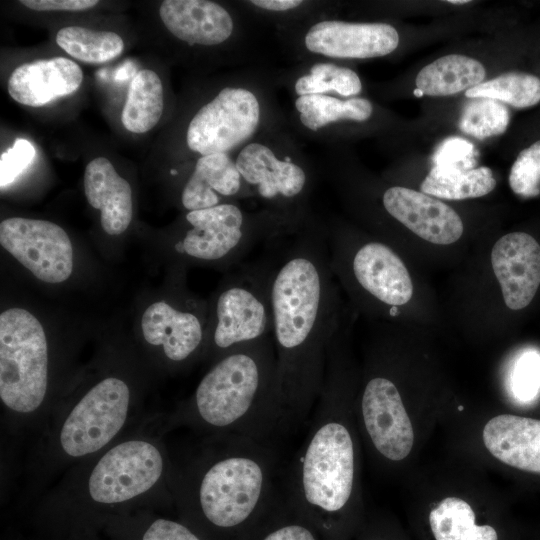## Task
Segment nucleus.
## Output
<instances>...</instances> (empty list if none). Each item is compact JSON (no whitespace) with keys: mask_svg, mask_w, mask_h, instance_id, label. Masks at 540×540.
Returning <instances> with one entry per match:
<instances>
[{"mask_svg":"<svg viewBox=\"0 0 540 540\" xmlns=\"http://www.w3.org/2000/svg\"><path fill=\"white\" fill-rule=\"evenodd\" d=\"M365 433L374 450L384 459L399 462L411 452L414 432L396 384L374 375L366 380L360 403Z\"/></svg>","mask_w":540,"mask_h":540,"instance_id":"13","label":"nucleus"},{"mask_svg":"<svg viewBox=\"0 0 540 540\" xmlns=\"http://www.w3.org/2000/svg\"><path fill=\"white\" fill-rule=\"evenodd\" d=\"M510 120L509 111L500 101L491 98H471L462 110L459 128L478 139L500 135Z\"/></svg>","mask_w":540,"mask_h":540,"instance_id":"33","label":"nucleus"},{"mask_svg":"<svg viewBox=\"0 0 540 540\" xmlns=\"http://www.w3.org/2000/svg\"><path fill=\"white\" fill-rule=\"evenodd\" d=\"M382 204L391 217L430 243L448 245L463 233L456 211L423 192L393 186L384 191Z\"/></svg>","mask_w":540,"mask_h":540,"instance_id":"16","label":"nucleus"},{"mask_svg":"<svg viewBox=\"0 0 540 540\" xmlns=\"http://www.w3.org/2000/svg\"><path fill=\"white\" fill-rule=\"evenodd\" d=\"M83 81L80 66L65 57L24 63L11 73L8 93L16 102L41 107L76 92Z\"/></svg>","mask_w":540,"mask_h":540,"instance_id":"19","label":"nucleus"},{"mask_svg":"<svg viewBox=\"0 0 540 540\" xmlns=\"http://www.w3.org/2000/svg\"><path fill=\"white\" fill-rule=\"evenodd\" d=\"M315 528L312 522L297 512V517L278 521L260 533L256 540H319Z\"/></svg>","mask_w":540,"mask_h":540,"instance_id":"38","label":"nucleus"},{"mask_svg":"<svg viewBox=\"0 0 540 540\" xmlns=\"http://www.w3.org/2000/svg\"><path fill=\"white\" fill-rule=\"evenodd\" d=\"M295 108L300 122L312 131L341 120L366 121L373 112V106L367 99L340 100L326 94L298 96Z\"/></svg>","mask_w":540,"mask_h":540,"instance_id":"29","label":"nucleus"},{"mask_svg":"<svg viewBox=\"0 0 540 540\" xmlns=\"http://www.w3.org/2000/svg\"><path fill=\"white\" fill-rule=\"evenodd\" d=\"M491 263L508 308H525L540 285V245L529 234L513 232L493 246Z\"/></svg>","mask_w":540,"mask_h":540,"instance_id":"17","label":"nucleus"},{"mask_svg":"<svg viewBox=\"0 0 540 540\" xmlns=\"http://www.w3.org/2000/svg\"><path fill=\"white\" fill-rule=\"evenodd\" d=\"M100 532L107 540H205L186 522L162 516L156 510L111 517Z\"/></svg>","mask_w":540,"mask_h":540,"instance_id":"24","label":"nucleus"},{"mask_svg":"<svg viewBox=\"0 0 540 540\" xmlns=\"http://www.w3.org/2000/svg\"><path fill=\"white\" fill-rule=\"evenodd\" d=\"M141 329L145 341L160 347L164 358L174 365L188 363L204 349V324L196 309L155 302L143 313Z\"/></svg>","mask_w":540,"mask_h":540,"instance_id":"18","label":"nucleus"},{"mask_svg":"<svg viewBox=\"0 0 540 540\" xmlns=\"http://www.w3.org/2000/svg\"><path fill=\"white\" fill-rule=\"evenodd\" d=\"M164 109V90L160 77L150 69L140 70L132 79L122 110L126 130L140 134L159 122Z\"/></svg>","mask_w":540,"mask_h":540,"instance_id":"26","label":"nucleus"},{"mask_svg":"<svg viewBox=\"0 0 540 540\" xmlns=\"http://www.w3.org/2000/svg\"><path fill=\"white\" fill-rule=\"evenodd\" d=\"M436 540H498L489 525H477L471 506L458 497H446L429 514Z\"/></svg>","mask_w":540,"mask_h":540,"instance_id":"28","label":"nucleus"},{"mask_svg":"<svg viewBox=\"0 0 540 540\" xmlns=\"http://www.w3.org/2000/svg\"><path fill=\"white\" fill-rule=\"evenodd\" d=\"M36 158V149L27 139L17 138L0 157L1 188L14 182L26 171Z\"/></svg>","mask_w":540,"mask_h":540,"instance_id":"37","label":"nucleus"},{"mask_svg":"<svg viewBox=\"0 0 540 540\" xmlns=\"http://www.w3.org/2000/svg\"><path fill=\"white\" fill-rule=\"evenodd\" d=\"M163 425L165 430L186 427L204 441L239 438L267 445L294 428L279 384L273 337L214 361L193 395Z\"/></svg>","mask_w":540,"mask_h":540,"instance_id":"3","label":"nucleus"},{"mask_svg":"<svg viewBox=\"0 0 540 540\" xmlns=\"http://www.w3.org/2000/svg\"><path fill=\"white\" fill-rule=\"evenodd\" d=\"M49 353L39 320L23 308L0 315V399L12 431L41 430L50 418L47 405Z\"/></svg>","mask_w":540,"mask_h":540,"instance_id":"7","label":"nucleus"},{"mask_svg":"<svg viewBox=\"0 0 540 540\" xmlns=\"http://www.w3.org/2000/svg\"><path fill=\"white\" fill-rule=\"evenodd\" d=\"M64 540H107L100 531H81L70 534Z\"/></svg>","mask_w":540,"mask_h":540,"instance_id":"41","label":"nucleus"},{"mask_svg":"<svg viewBox=\"0 0 540 540\" xmlns=\"http://www.w3.org/2000/svg\"><path fill=\"white\" fill-rule=\"evenodd\" d=\"M167 30L190 45L215 46L230 38L234 22L220 4L208 0H165L159 8Z\"/></svg>","mask_w":540,"mask_h":540,"instance_id":"20","label":"nucleus"},{"mask_svg":"<svg viewBox=\"0 0 540 540\" xmlns=\"http://www.w3.org/2000/svg\"><path fill=\"white\" fill-rule=\"evenodd\" d=\"M447 2L451 3V4H456V5H462V4H465V3H469L468 0H449Z\"/></svg>","mask_w":540,"mask_h":540,"instance_id":"42","label":"nucleus"},{"mask_svg":"<svg viewBox=\"0 0 540 540\" xmlns=\"http://www.w3.org/2000/svg\"><path fill=\"white\" fill-rule=\"evenodd\" d=\"M511 391L518 401L533 400L540 390V355L529 350L516 360L511 373Z\"/></svg>","mask_w":540,"mask_h":540,"instance_id":"35","label":"nucleus"},{"mask_svg":"<svg viewBox=\"0 0 540 540\" xmlns=\"http://www.w3.org/2000/svg\"><path fill=\"white\" fill-rule=\"evenodd\" d=\"M487 450L516 469L540 474V420L511 414L490 419L483 429Z\"/></svg>","mask_w":540,"mask_h":540,"instance_id":"21","label":"nucleus"},{"mask_svg":"<svg viewBox=\"0 0 540 540\" xmlns=\"http://www.w3.org/2000/svg\"><path fill=\"white\" fill-rule=\"evenodd\" d=\"M204 442L201 452L177 469L174 506L205 540L227 539L272 505L274 454L270 445L252 440Z\"/></svg>","mask_w":540,"mask_h":540,"instance_id":"4","label":"nucleus"},{"mask_svg":"<svg viewBox=\"0 0 540 540\" xmlns=\"http://www.w3.org/2000/svg\"><path fill=\"white\" fill-rule=\"evenodd\" d=\"M56 43L70 56L86 63L110 61L124 49V42L117 33L81 26L61 28L57 32Z\"/></svg>","mask_w":540,"mask_h":540,"instance_id":"30","label":"nucleus"},{"mask_svg":"<svg viewBox=\"0 0 540 540\" xmlns=\"http://www.w3.org/2000/svg\"><path fill=\"white\" fill-rule=\"evenodd\" d=\"M326 232L330 267L340 279L389 307V314L410 301L413 295L410 274L391 247L379 241H366L353 249L333 228L326 227Z\"/></svg>","mask_w":540,"mask_h":540,"instance_id":"10","label":"nucleus"},{"mask_svg":"<svg viewBox=\"0 0 540 540\" xmlns=\"http://www.w3.org/2000/svg\"><path fill=\"white\" fill-rule=\"evenodd\" d=\"M340 329L332 339L323 386L306 437L291 464L287 503L325 532L352 504L357 454L347 419L348 379Z\"/></svg>","mask_w":540,"mask_h":540,"instance_id":"5","label":"nucleus"},{"mask_svg":"<svg viewBox=\"0 0 540 540\" xmlns=\"http://www.w3.org/2000/svg\"><path fill=\"white\" fill-rule=\"evenodd\" d=\"M0 244L36 278L61 283L73 271V247L59 225L40 219L7 218L0 223Z\"/></svg>","mask_w":540,"mask_h":540,"instance_id":"12","label":"nucleus"},{"mask_svg":"<svg viewBox=\"0 0 540 540\" xmlns=\"http://www.w3.org/2000/svg\"><path fill=\"white\" fill-rule=\"evenodd\" d=\"M260 118V103L251 90L225 87L190 120L187 146L202 156L228 154L254 135Z\"/></svg>","mask_w":540,"mask_h":540,"instance_id":"11","label":"nucleus"},{"mask_svg":"<svg viewBox=\"0 0 540 540\" xmlns=\"http://www.w3.org/2000/svg\"><path fill=\"white\" fill-rule=\"evenodd\" d=\"M240 194L252 195L235 161L225 153L211 154L197 160L182 189L181 204L188 211L200 210L221 204L222 197Z\"/></svg>","mask_w":540,"mask_h":540,"instance_id":"23","label":"nucleus"},{"mask_svg":"<svg viewBox=\"0 0 540 540\" xmlns=\"http://www.w3.org/2000/svg\"><path fill=\"white\" fill-rule=\"evenodd\" d=\"M496 180L490 168L481 166L467 171L433 166L421 183V191L449 200L476 198L490 193Z\"/></svg>","mask_w":540,"mask_h":540,"instance_id":"27","label":"nucleus"},{"mask_svg":"<svg viewBox=\"0 0 540 540\" xmlns=\"http://www.w3.org/2000/svg\"><path fill=\"white\" fill-rule=\"evenodd\" d=\"M465 96L491 98L515 108H527L540 102V79L528 73L508 72L466 90Z\"/></svg>","mask_w":540,"mask_h":540,"instance_id":"31","label":"nucleus"},{"mask_svg":"<svg viewBox=\"0 0 540 540\" xmlns=\"http://www.w3.org/2000/svg\"><path fill=\"white\" fill-rule=\"evenodd\" d=\"M509 184L514 193L524 197L540 193V140L519 153L510 170Z\"/></svg>","mask_w":540,"mask_h":540,"instance_id":"34","label":"nucleus"},{"mask_svg":"<svg viewBox=\"0 0 540 540\" xmlns=\"http://www.w3.org/2000/svg\"><path fill=\"white\" fill-rule=\"evenodd\" d=\"M138 425L102 452L66 471L31 513L34 540L100 531L106 520L174 505L178 466L157 431Z\"/></svg>","mask_w":540,"mask_h":540,"instance_id":"2","label":"nucleus"},{"mask_svg":"<svg viewBox=\"0 0 540 540\" xmlns=\"http://www.w3.org/2000/svg\"><path fill=\"white\" fill-rule=\"evenodd\" d=\"M477 155L470 141L461 137H449L439 144L432 161L437 167L467 171L474 169Z\"/></svg>","mask_w":540,"mask_h":540,"instance_id":"36","label":"nucleus"},{"mask_svg":"<svg viewBox=\"0 0 540 540\" xmlns=\"http://www.w3.org/2000/svg\"><path fill=\"white\" fill-rule=\"evenodd\" d=\"M187 229L174 251L207 263H236L257 243L297 233L304 225L276 212L249 214L233 203L188 211Z\"/></svg>","mask_w":540,"mask_h":540,"instance_id":"8","label":"nucleus"},{"mask_svg":"<svg viewBox=\"0 0 540 540\" xmlns=\"http://www.w3.org/2000/svg\"><path fill=\"white\" fill-rule=\"evenodd\" d=\"M414 95L417 96V97H421V96H423V93L419 89H415L414 90Z\"/></svg>","mask_w":540,"mask_h":540,"instance_id":"43","label":"nucleus"},{"mask_svg":"<svg viewBox=\"0 0 540 540\" xmlns=\"http://www.w3.org/2000/svg\"><path fill=\"white\" fill-rule=\"evenodd\" d=\"M398 44V32L386 23L322 20L312 25L304 37L310 52L343 59L382 57L393 52Z\"/></svg>","mask_w":540,"mask_h":540,"instance_id":"15","label":"nucleus"},{"mask_svg":"<svg viewBox=\"0 0 540 540\" xmlns=\"http://www.w3.org/2000/svg\"><path fill=\"white\" fill-rule=\"evenodd\" d=\"M20 4L35 11H81L98 4L97 0H21Z\"/></svg>","mask_w":540,"mask_h":540,"instance_id":"39","label":"nucleus"},{"mask_svg":"<svg viewBox=\"0 0 540 540\" xmlns=\"http://www.w3.org/2000/svg\"><path fill=\"white\" fill-rule=\"evenodd\" d=\"M270 263V301L278 379L293 427L319 398L339 303L326 227L307 222Z\"/></svg>","mask_w":540,"mask_h":540,"instance_id":"1","label":"nucleus"},{"mask_svg":"<svg viewBox=\"0 0 540 540\" xmlns=\"http://www.w3.org/2000/svg\"><path fill=\"white\" fill-rule=\"evenodd\" d=\"M132 388L118 376L101 378L55 409L40 432L30 463L35 489L102 452L140 423Z\"/></svg>","mask_w":540,"mask_h":540,"instance_id":"6","label":"nucleus"},{"mask_svg":"<svg viewBox=\"0 0 540 540\" xmlns=\"http://www.w3.org/2000/svg\"><path fill=\"white\" fill-rule=\"evenodd\" d=\"M298 96L336 92L348 97L357 95L362 83L356 72L332 63H316L310 72L299 77L294 84Z\"/></svg>","mask_w":540,"mask_h":540,"instance_id":"32","label":"nucleus"},{"mask_svg":"<svg viewBox=\"0 0 540 540\" xmlns=\"http://www.w3.org/2000/svg\"><path fill=\"white\" fill-rule=\"evenodd\" d=\"M235 163L252 195L272 203L278 214L295 221L287 209L303 202L309 186L308 174L301 165L279 158L259 142L246 144Z\"/></svg>","mask_w":540,"mask_h":540,"instance_id":"14","label":"nucleus"},{"mask_svg":"<svg viewBox=\"0 0 540 540\" xmlns=\"http://www.w3.org/2000/svg\"><path fill=\"white\" fill-rule=\"evenodd\" d=\"M485 74L478 60L450 54L423 67L416 77V86L423 95H453L482 83Z\"/></svg>","mask_w":540,"mask_h":540,"instance_id":"25","label":"nucleus"},{"mask_svg":"<svg viewBox=\"0 0 540 540\" xmlns=\"http://www.w3.org/2000/svg\"><path fill=\"white\" fill-rule=\"evenodd\" d=\"M84 192L88 203L100 210V222L109 235H120L132 219V189L105 157L91 160L84 172Z\"/></svg>","mask_w":540,"mask_h":540,"instance_id":"22","label":"nucleus"},{"mask_svg":"<svg viewBox=\"0 0 540 540\" xmlns=\"http://www.w3.org/2000/svg\"><path fill=\"white\" fill-rule=\"evenodd\" d=\"M270 263L246 265L219 292L209 333L216 361L241 346L273 337Z\"/></svg>","mask_w":540,"mask_h":540,"instance_id":"9","label":"nucleus"},{"mask_svg":"<svg viewBox=\"0 0 540 540\" xmlns=\"http://www.w3.org/2000/svg\"><path fill=\"white\" fill-rule=\"evenodd\" d=\"M253 6L274 12H285L298 8L303 4L300 0H253L249 1Z\"/></svg>","mask_w":540,"mask_h":540,"instance_id":"40","label":"nucleus"}]
</instances>
